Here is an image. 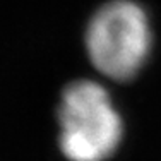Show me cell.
I'll return each instance as SVG.
<instances>
[{"mask_svg": "<svg viewBox=\"0 0 161 161\" xmlns=\"http://www.w3.org/2000/svg\"><path fill=\"white\" fill-rule=\"evenodd\" d=\"M60 149L70 161H105L122 139V118L110 94L94 80L70 82L58 106Z\"/></svg>", "mask_w": 161, "mask_h": 161, "instance_id": "6da1fadb", "label": "cell"}, {"mask_svg": "<svg viewBox=\"0 0 161 161\" xmlns=\"http://www.w3.org/2000/svg\"><path fill=\"white\" fill-rule=\"evenodd\" d=\"M147 16L132 0H112L99 7L86 29V48L99 74L130 80L142 69L151 50Z\"/></svg>", "mask_w": 161, "mask_h": 161, "instance_id": "7a4b0ae2", "label": "cell"}]
</instances>
